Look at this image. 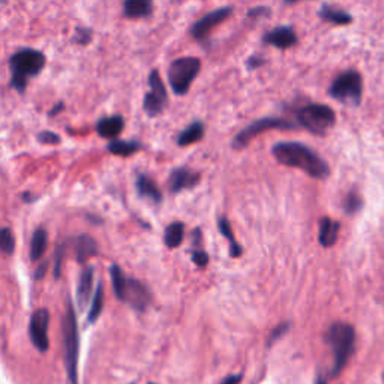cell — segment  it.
I'll return each mask as SVG.
<instances>
[{"instance_id":"6da1fadb","label":"cell","mask_w":384,"mask_h":384,"mask_svg":"<svg viewBox=\"0 0 384 384\" xmlns=\"http://www.w3.org/2000/svg\"><path fill=\"white\" fill-rule=\"evenodd\" d=\"M275 159L286 167L299 168L314 179L324 181L330 176V167L311 147L299 141H279L272 147Z\"/></svg>"},{"instance_id":"7a4b0ae2","label":"cell","mask_w":384,"mask_h":384,"mask_svg":"<svg viewBox=\"0 0 384 384\" xmlns=\"http://www.w3.org/2000/svg\"><path fill=\"white\" fill-rule=\"evenodd\" d=\"M47 57L44 53L34 49H21L9 57L11 71V87L23 95L27 89V81L39 76L46 68Z\"/></svg>"},{"instance_id":"3957f363","label":"cell","mask_w":384,"mask_h":384,"mask_svg":"<svg viewBox=\"0 0 384 384\" xmlns=\"http://www.w3.org/2000/svg\"><path fill=\"white\" fill-rule=\"evenodd\" d=\"M326 343L333 353L330 377L336 378L344 371V368L354 354V350H356V330L348 323L336 321L326 333Z\"/></svg>"},{"instance_id":"277c9868","label":"cell","mask_w":384,"mask_h":384,"mask_svg":"<svg viewBox=\"0 0 384 384\" xmlns=\"http://www.w3.org/2000/svg\"><path fill=\"white\" fill-rule=\"evenodd\" d=\"M64 347H65V365L69 384H79V353H80V335L76 311L71 302H68L66 314L62 323Z\"/></svg>"},{"instance_id":"5b68a950","label":"cell","mask_w":384,"mask_h":384,"mask_svg":"<svg viewBox=\"0 0 384 384\" xmlns=\"http://www.w3.org/2000/svg\"><path fill=\"white\" fill-rule=\"evenodd\" d=\"M329 95L345 106H359L363 95L362 76L354 69L341 72L330 84Z\"/></svg>"},{"instance_id":"8992f818","label":"cell","mask_w":384,"mask_h":384,"mask_svg":"<svg viewBox=\"0 0 384 384\" xmlns=\"http://www.w3.org/2000/svg\"><path fill=\"white\" fill-rule=\"evenodd\" d=\"M201 69V61L198 57H181L173 61L168 66V84L176 95H186L192 81L196 80Z\"/></svg>"},{"instance_id":"52a82bcc","label":"cell","mask_w":384,"mask_h":384,"mask_svg":"<svg viewBox=\"0 0 384 384\" xmlns=\"http://www.w3.org/2000/svg\"><path fill=\"white\" fill-rule=\"evenodd\" d=\"M336 122L335 111L326 104H308L298 111V123L314 136H324Z\"/></svg>"},{"instance_id":"ba28073f","label":"cell","mask_w":384,"mask_h":384,"mask_svg":"<svg viewBox=\"0 0 384 384\" xmlns=\"http://www.w3.org/2000/svg\"><path fill=\"white\" fill-rule=\"evenodd\" d=\"M298 125H294L290 121L281 119V117H261V119L249 123L242 131H239L236 137L233 138V149L241 151L251 143V140L256 138L258 134L269 129H294Z\"/></svg>"},{"instance_id":"9c48e42d","label":"cell","mask_w":384,"mask_h":384,"mask_svg":"<svg viewBox=\"0 0 384 384\" xmlns=\"http://www.w3.org/2000/svg\"><path fill=\"white\" fill-rule=\"evenodd\" d=\"M151 91L144 95L143 99V110L149 117L159 116L168 104V94L167 87L162 81L158 69H153L149 76Z\"/></svg>"},{"instance_id":"30bf717a","label":"cell","mask_w":384,"mask_h":384,"mask_svg":"<svg viewBox=\"0 0 384 384\" xmlns=\"http://www.w3.org/2000/svg\"><path fill=\"white\" fill-rule=\"evenodd\" d=\"M49 324H50V313L46 308L36 309L31 317V323H29V336H31L34 347L39 353H46L50 348Z\"/></svg>"},{"instance_id":"8fae6325","label":"cell","mask_w":384,"mask_h":384,"mask_svg":"<svg viewBox=\"0 0 384 384\" xmlns=\"http://www.w3.org/2000/svg\"><path fill=\"white\" fill-rule=\"evenodd\" d=\"M233 12V6H223L211 11L209 14H206L200 20H197L194 24L191 26V36L203 42L209 38V34L213 31V29L227 20Z\"/></svg>"},{"instance_id":"7c38bea8","label":"cell","mask_w":384,"mask_h":384,"mask_svg":"<svg viewBox=\"0 0 384 384\" xmlns=\"http://www.w3.org/2000/svg\"><path fill=\"white\" fill-rule=\"evenodd\" d=\"M123 303H128L137 313H144L152 303V294L143 283L136 278H128L125 290L119 299Z\"/></svg>"},{"instance_id":"4fadbf2b","label":"cell","mask_w":384,"mask_h":384,"mask_svg":"<svg viewBox=\"0 0 384 384\" xmlns=\"http://www.w3.org/2000/svg\"><path fill=\"white\" fill-rule=\"evenodd\" d=\"M200 174L192 171L186 167H177L170 173L168 177V189L171 194H179V192L185 191V189H192L196 188L200 183Z\"/></svg>"},{"instance_id":"5bb4252c","label":"cell","mask_w":384,"mask_h":384,"mask_svg":"<svg viewBox=\"0 0 384 384\" xmlns=\"http://www.w3.org/2000/svg\"><path fill=\"white\" fill-rule=\"evenodd\" d=\"M263 41L269 46L286 50L298 44V34L291 26H279L263 36Z\"/></svg>"},{"instance_id":"9a60e30c","label":"cell","mask_w":384,"mask_h":384,"mask_svg":"<svg viewBox=\"0 0 384 384\" xmlns=\"http://www.w3.org/2000/svg\"><path fill=\"white\" fill-rule=\"evenodd\" d=\"M94 268L92 266H84V269L80 273L79 286H77V303L79 308L83 309L87 306L89 300H91L92 291H94Z\"/></svg>"},{"instance_id":"2e32d148","label":"cell","mask_w":384,"mask_h":384,"mask_svg":"<svg viewBox=\"0 0 384 384\" xmlns=\"http://www.w3.org/2000/svg\"><path fill=\"white\" fill-rule=\"evenodd\" d=\"M74 248H76L77 261L86 264L89 258L99 254V245L91 234H80L74 239Z\"/></svg>"},{"instance_id":"e0dca14e","label":"cell","mask_w":384,"mask_h":384,"mask_svg":"<svg viewBox=\"0 0 384 384\" xmlns=\"http://www.w3.org/2000/svg\"><path fill=\"white\" fill-rule=\"evenodd\" d=\"M341 224L338 221L330 219L329 216H323L320 219V228H318V242L323 248H330L336 243Z\"/></svg>"},{"instance_id":"ac0fdd59","label":"cell","mask_w":384,"mask_h":384,"mask_svg":"<svg viewBox=\"0 0 384 384\" xmlns=\"http://www.w3.org/2000/svg\"><path fill=\"white\" fill-rule=\"evenodd\" d=\"M123 128L125 121L119 114L102 117V119H99V122L96 123V132L102 138H116L117 136H121Z\"/></svg>"},{"instance_id":"d6986e66","label":"cell","mask_w":384,"mask_h":384,"mask_svg":"<svg viewBox=\"0 0 384 384\" xmlns=\"http://www.w3.org/2000/svg\"><path fill=\"white\" fill-rule=\"evenodd\" d=\"M136 189L141 198L151 200L155 204H159V203H162V200H164L162 198L161 189L156 186L152 177H149L147 174H138L137 181H136Z\"/></svg>"},{"instance_id":"ffe728a7","label":"cell","mask_w":384,"mask_h":384,"mask_svg":"<svg viewBox=\"0 0 384 384\" xmlns=\"http://www.w3.org/2000/svg\"><path fill=\"white\" fill-rule=\"evenodd\" d=\"M318 16L321 20L332 23L335 26H348L350 23H353V17L347 11L332 5H321V8L318 9Z\"/></svg>"},{"instance_id":"44dd1931","label":"cell","mask_w":384,"mask_h":384,"mask_svg":"<svg viewBox=\"0 0 384 384\" xmlns=\"http://www.w3.org/2000/svg\"><path fill=\"white\" fill-rule=\"evenodd\" d=\"M153 12V4L149 0H126L123 4V16L126 19L149 17Z\"/></svg>"},{"instance_id":"7402d4cb","label":"cell","mask_w":384,"mask_h":384,"mask_svg":"<svg viewBox=\"0 0 384 384\" xmlns=\"http://www.w3.org/2000/svg\"><path fill=\"white\" fill-rule=\"evenodd\" d=\"M141 149H143V144L137 140H111L108 143L110 153L116 156H122V158H128L131 155L137 153Z\"/></svg>"},{"instance_id":"603a6c76","label":"cell","mask_w":384,"mask_h":384,"mask_svg":"<svg viewBox=\"0 0 384 384\" xmlns=\"http://www.w3.org/2000/svg\"><path fill=\"white\" fill-rule=\"evenodd\" d=\"M218 228H219V233L223 234L224 238L228 241V243H230V248H228L230 257H233V258L241 257L243 254V248L241 246V243L236 242V238H234L233 230H231V224H230V221L226 216L218 218Z\"/></svg>"},{"instance_id":"cb8c5ba5","label":"cell","mask_w":384,"mask_h":384,"mask_svg":"<svg viewBox=\"0 0 384 384\" xmlns=\"http://www.w3.org/2000/svg\"><path fill=\"white\" fill-rule=\"evenodd\" d=\"M203 137H204V125L200 121H196L181 132L179 137H177V144L185 147L189 144L198 143Z\"/></svg>"},{"instance_id":"d4e9b609","label":"cell","mask_w":384,"mask_h":384,"mask_svg":"<svg viewBox=\"0 0 384 384\" xmlns=\"http://www.w3.org/2000/svg\"><path fill=\"white\" fill-rule=\"evenodd\" d=\"M185 238V224L181 223V221H176V223H171L167 226L164 231V243L170 249L179 248L183 242Z\"/></svg>"},{"instance_id":"484cf974","label":"cell","mask_w":384,"mask_h":384,"mask_svg":"<svg viewBox=\"0 0 384 384\" xmlns=\"http://www.w3.org/2000/svg\"><path fill=\"white\" fill-rule=\"evenodd\" d=\"M49 243V234L46 228H36L32 234V241H31V260L38 261L47 249Z\"/></svg>"},{"instance_id":"4316f807","label":"cell","mask_w":384,"mask_h":384,"mask_svg":"<svg viewBox=\"0 0 384 384\" xmlns=\"http://www.w3.org/2000/svg\"><path fill=\"white\" fill-rule=\"evenodd\" d=\"M110 276H111V284H113V290H114L116 298L121 299L122 293L125 290V286L128 283V276L125 275L123 269L121 268L119 264H111Z\"/></svg>"},{"instance_id":"83f0119b","label":"cell","mask_w":384,"mask_h":384,"mask_svg":"<svg viewBox=\"0 0 384 384\" xmlns=\"http://www.w3.org/2000/svg\"><path fill=\"white\" fill-rule=\"evenodd\" d=\"M102 305H104V288H102V284L99 283L95 291L94 300H92V306L91 309H89V314H87L89 324H94L99 318L101 311H102Z\"/></svg>"},{"instance_id":"f1b7e54d","label":"cell","mask_w":384,"mask_h":384,"mask_svg":"<svg viewBox=\"0 0 384 384\" xmlns=\"http://www.w3.org/2000/svg\"><path fill=\"white\" fill-rule=\"evenodd\" d=\"M344 212L347 215H356L358 212H360L363 209V197L359 194L358 191H351L347 194L345 200H344Z\"/></svg>"},{"instance_id":"f546056e","label":"cell","mask_w":384,"mask_h":384,"mask_svg":"<svg viewBox=\"0 0 384 384\" xmlns=\"http://www.w3.org/2000/svg\"><path fill=\"white\" fill-rule=\"evenodd\" d=\"M0 248L6 256L14 254V251H16V239H14V233L8 227L0 231Z\"/></svg>"},{"instance_id":"4dcf8cb0","label":"cell","mask_w":384,"mask_h":384,"mask_svg":"<svg viewBox=\"0 0 384 384\" xmlns=\"http://www.w3.org/2000/svg\"><path fill=\"white\" fill-rule=\"evenodd\" d=\"M92 36H94L92 29L79 26L76 29V32H74L72 41H74V44H77V46H87V44L92 41Z\"/></svg>"},{"instance_id":"1f68e13d","label":"cell","mask_w":384,"mask_h":384,"mask_svg":"<svg viewBox=\"0 0 384 384\" xmlns=\"http://www.w3.org/2000/svg\"><path fill=\"white\" fill-rule=\"evenodd\" d=\"M288 330H290V323H281L279 326H276V328L272 330V333L269 335L268 347H272V345L278 341V339L283 338Z\"/></svg>"},{"instance_id":"d6a6232c","label":"cell","mask_w":384,"mask_h":384,"mask_svg":"<svg viewBox=\"0 0 384 384\" xmlns=\"http://www.w3.org/2000/svg\"><path fill=\"white\" fill-rule=\"evenodd\" d=\"M36 140L41 144H59L61 143V136H57L53 131H41L36 136Z\"/></svg>"},{"instance_id":"836d02e7","label":"cell","mask_w":384,"mask_h":384,"mask_svg":"<svg viewBox=\"0 0 384 384\" xmlns=\"http://www.w3.org/2000/svg\"><path fill=\"white\" fill-rule=\"evenodd\" d=\"M192 261H194L198 268H206L209 264V256L203 249H192Z\"/></svg>"},{"instance_id":"e575fe53","label":"cell","mask_w":384,"mask_h":384,"mask_svg":"<svg viewBox=\"0 0 384 384\" xmlns=\"http://www.w3.org/2000/svg\"><path fill=\"white\" fill-rule=\"evenodd\" d=\"M65 254V243L59 245L56 249V263H54V278L59 279L61 276V266H62V258Z\"/></svg>"},{"instance_id":"d590c367","label":"cell","mask_w":384,"mask_h":384,"mask_svg":"<svg viewBox=\"0 0 384 384\" xmlns=\"http://www.w3.org/2000/svg\"><path fill=\"white\" fill-rule=\"evenodd\" d=\"M264 62H266V61H264V59H263L261 56H253V57H249V59H248L246 65H248L249 69H256V68H258V66H263Z\"/></svg>"},{"instance_id":"8d00e7d4","label":"cell","mask_w":384,"mask_h":384,"mask_svg":"<svg viewBox=\"0 0 384 384\" xmlns=\"http://www.w3.org/2000/svg\"><path fill=\"white\" fill-rule=\"evenodd\" d=\"M269 12H271L269 8H266V6H257V8H251V9L248 11V16H249V17H257V16H264V14H266V16H269Z\"/></svg>"},{"instance_id":"74e56055","label":"cell","mask_w":384,"mask_h":384,"mask_svg":"<svg viewBox=\"0 0 384 384\" xmlns=\"http://www.w3.org/2000/svg\"><path fill=\"white\" fill-rule=\"evenodd\" d=\"M47 271H49V263L46 261V263H42V264L38 266L36 271H35V273H34V278H35V279H42L44 276H46Z\"/></svg>"},{"instance_id":"f35d334b","label":"cell","mask_w":384,"mask_h":384,"mask_svg":"<svg viewBox=\"0 0 384 384\" xmlns=\"http://www.w3.org/2000/svg\"><path fill=\"white\" fill-rule=\"evenodd\" d=\"M242 380V374H234V375H228L227 378H224V381L221 384H239Z\"/></svg>"},{"instance_id":"ab89813d","label":"cell","mask_w":384,"mask_h":384,"mask_svg":"<svg viewBox=\"0 0 384 384\" xmlns=\"http://www.w3.org/2000/svg\"><path fill=\"white\" fill-rule=\"evenodd\" d=\"M62 110H64V102H57V104L53 107V110L49 111V116L53 117V116H56L59 111H62Z\"/></svg>"},{"instance_id":"60d3db41","label":"cell","mask_w":384,"mask_h":384,"mask_svg":"<svg viewBox=\"0 0 384 384\" xmlns=\"http://www.w3.org/2000/svg\"><path fill=\"white\" fill-rule=\"evenodd\" d=\"M315 384H328V381H326V378H323V377H318V378L315 380Z\"/></svg>"},{"instance_id":"b9f144b4","label":"cell","mask_w":384,"mask_h":384,"mask_svg":"<svg viewBox=\"0 0 384 384\" xmlns=\"http://www.w3.org/2000/svg\"><path fill=\"white\" fill-rule=\"evenodd\" d=\"M128 384H136V383H128Z\"/></svg>"},{"instance_id":"7bdbcfd3","label":"cell","mask_w":384,"mask_h":384,"mask_svg":"<svg viewBox=\"0 0 384 384\" xmlns=\"http://www.w3.org/2000/svg\"><path fill=\"white\" fill-rule=\"evenodd\" d=\"M149 384H155V383H149Z\"/></svg>"}]
</instances>
